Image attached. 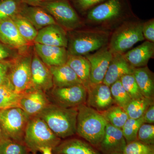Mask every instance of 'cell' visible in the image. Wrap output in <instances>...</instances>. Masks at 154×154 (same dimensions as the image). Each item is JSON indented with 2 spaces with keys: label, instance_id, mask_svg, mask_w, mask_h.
<instances>
[{
  "label": "cell",
  "instance_id": "1",
  "mask_svg": "<svg viewBox=\"0 0 154 154\" xmlns=\"http://www.w3.org/2000/svg\"><path fill=\"white\" fill-rule=\"evenodd\" d=\"M77 107L66 108L51 103L37 116L44 120L57 136L66 138L76 133Z\"/></svg>",
  "mask_w": 154,
  "mask_h": 154
},
{
  "label": "cell",
  "instance_id": "2",
  "mask_svg": "<svg viewBox=\"0 0 154 154\" xmlns=\"http://www.w3.org/2000/svg\"><path fill=\"white\" fill-rule=\"evenodd\" d=\"M77 108L76 134L91 145L99 146L104 137L108 122L100 112L85 104Z\"/></svg>",
  "mask_w": 154,
  "mask_h": 154
},
{
  "label": "cell",
  "instance_id": "3",
  "mask_svg": "<svg viewBox=\"0 0 154 154\" xmlns=\"http://www.w3.org/2000/svg\"><path fill=\"white\" fill-rule=\"evenodd\" d=\"M70 34L67 47L69 56H85L106 46L109 42V33L105 30H78Z\"/></svg>",
  "mask_w": 154,
  "mask_h": 154
},
{
  "label": "cell",
  "instance_id": "4",
  "mask_svg": "<svg viewBox=\"0 0 154 154\" xmlns=\"http://www.w3.org/2000/svg\"><path fill=\"white\" fill-rule=\"evenodd\" d=\"M61 142L43 119L38 116L30 117L26 126L24 143L28 150L35 154L44 147L54 148Z\"/></svg>",
  "mask_w": 154,
  "mask_h": 154
},
{
  "label": "cell",
  "instance_id": "5",
  "mask_svg": "<svg viewBox=\"0 0 154 154\" xmlns=\"http://www.w3.org/2000/svg\"><path fill=\"white\" fill-rule=\"evenodd\" d=\"M30 117L19 107L0 111V127L3 137L24 143L26 126Z\"/></svg>",
  "mask_w": 154,
  "mask_h": 154
},
{
  "label": "cell",
  "instance_id": "6",
  "mask_svg": "<svg viewBox=\"0 0 154 154\" xmlns=\"http://www.w3.org/2000/svg\"><path fill=\"white\" fill-rule=\"evenodd\" d=\"M142 27L140 22H125L113 33L108 48L113 53L123 54L139 42L143 41Z\"/></svg>",
  "mask_w": 154,
  "mask_h": 154
},
{
  "label": "cell",
  "instance_id": "7",
  "mask_svg": "<svg viewBox=\"0 0 154 154\" xmlns=\"http://www.w3.org/2000/svg\"><path fill=\"white\" fill-rule=\"evenodd\" d=\"M36 6L47 11L64 29L74 30L82 24L79 15L67 0L41 2Z\"/></svg>",
  "mask_w": 154,
  "mask_h": 154
},
{
  "label": "cell",
  "instance_id": "8",
  "mask_svg": "<svg viewBox=\"0 0 154 154\" xmlns=\"http://www.w3.org/2000/svg\"><path fill=\"white\" fill-rule=\"evenodd\" d=\"M128 9L127 0H105L88 11L87 19L96 23L108 22L122 17Z\"/></svg>",
  "mask_w": 154,
  "mask_h": 154
},
{
  "label": "cell",
  "instance_id": "9",
  "mask_svg": "<svg viewBox=\"0 0 154 154\" xmlns=\"http://www.w3.org/2000/svg\"><path fill=\"white\" fill-rule=\"evenodd\" d=\"M32 57L25 56L11 64L9 82L14 92L23 94L31 91V63Z\"/></svg>",
  "mask_w": 154,
  "mask_h": 154
},
{
  "label": "cell",
  "instance_id": "10",
  "mask_svg": "<svg viewBox=\"0 0 154 154\" xmlns=\"http://www.w3.org/2000/svg\"><path fill=\"white\" fill-rule=\"evenodd\" d=\"M49 92L52 103L66 108L78 107L85 104L87 100V89L82 85L65 88L54 87Z\"/></svg>",
  "mask_w": 154,
  "mask_h": 154
},
{
  "label": "cell",
  "instance_id": "11",
  "mask_svg": "<svg viewBox=\"0 0 154 154\" xmlns=\"http://www.w3.org/2000/svg\"><path fill=\"white\" fill-rule=\"evenodd\" d=\"M85 56L88 59L91 66V85L102 83L113 57V53L108 47L105 46L93 54H89Z\"/></svg>",
  "mask_w": 154,
  "mask_h": 154
},
{
  "label": "cell",
  "instance_id": "12",
  "mask_svg": "<svg viewBox=\"0 0 154 154\" xmlns=\"http://www.w3.org/2000/svg\"><path fill=\"white\" fill-rule=\"evenodd\" d=\"M31 90L49 92L54 88L52 74L49 67L35 53L31 63Z\"/></svg>",
  "mask_w": 154,
  "mask_h": 154
},
{
  "label": "cell",
  "instance_id": "13",
  "mask_svg": "<svg viewBox=\"0 0 154 154\" xmlns=\"http://www.w3.org/2000/svg\"><path fill=\"white\" fill-rule=\"evenodd\" d=\"M87 90V105L100 113L111 107L114 102L110 87L103 83L91 85Z\"/></svg>",
  "mask_w": 154,
  "mask_h": 154
},
{
  "label": "cell",
  "instance_id": "14",
  "mask_svg": "<svg viewBox=\"0 0 154 154\" xmlns=\"http://www.w3.org/2000/svg\"><path fill=\"white\" fill-rule=\"evenodd\" d=\"M51 103L46 93L31 90L22 94L19 99V107L31 117L38 115Z\"/></svg>",
  "mask_w": 154,
  "mask_h": 154
},
{
  "label": "cell",
  "instance_id": "15",
  "mask_svg": "<svg viewBox=\"0 0 154 154\" xmlns=\"http://www.w3.org/2000/svg\"><path fill=\"white\" fill-rule=\"evenodd\" d=\"M35 43L66 48L68 38L63 28L57 24L48 25L38 30Z\"/></svg>",
  "mask_w": 154,
  "mask_h": 154
},
{
  "label": "cell",
  "instance_id": "16",
  "mask_svg": "<svg viewBox=\"0 0 154 154\" xmlns=\"http://www.w3.org/2000/svg\"><path fill=\"white\" fill-rule=\"evenodd\" d=\"M127 144L122 131L107 122L105 134L99 146L105 154L122 152Z\"/></svg>",
  "mask_w": 154,
  "mask_h": 154
},
{
  "label": "cell",
  "instance_id": "17",
  "mask_svg": "<svg viewBox=\"0 0 154 154\" xmlns=\"http://www.w3.org/2000/svg\"><path fill=\"white\" fill-rule=\"evenodd\" d=\"M35 53L49 67L66 64L69 55L66 48L35 43Z\"/></svg>",
  "mask_w": 154,
  "mask_h": 154
},
{
  "label": "cell",
  "instance_id": "18",
  "mask_svg": "<svg viewBox=\"0 0 154 154\" xmlns=\"http://www.w3.org/2000/svg\"><path fill=\"white\" fill-rule=\"evenodd\" d=\"M134 68L128 62L123 54L113 53L102 83L110 87L123 76L133 74Z\"/></svg>",
  "mask_w": 154,
  "mask_h": 154
},
{
  "label": "cell",
  "instance_id": "19",
  "mask_svg": "<svg viewBox=\"0 0 154 154\" xmlns=\"http://www.w3.org/2000/svg\"><path fill=\"white\" fill-rule=\"evenodd\" d=\"M19 14L29 21L37 30L57 24L50 14L38 6H28L24 3Z\"/></svg>",
  "mask_w": 154,
  "mask_h": 154
},
{
  "label": "cell",
  "instance_id": "20",
  "mask_svg": "<svg viewBox=\"0 0 154 154\" xmlns=\"http://www.w3.org/2000/svg\"><path fill=\"white\" fill-rule=\"evenodd\" d=\"M154 54V42L146 41L123 55L131 66L139 68L145 66Z\"/></svg>",
  "mask_w": 154,
  "mask_h": 154
},
{
  "label": "cell",
  "instance_id": "21",
  "mask_svg": "<svg viewBox=\"0 0 154 154\" xmlns=\"http://www.w3.org/2000/svg\"><path fill=\"white\" fill-rule=\"evenodd\" d=\"M0 40L5 44L17 48L25 47L28 44L20 35L11 18L0 21Z\"/></svg>",
  "mask_w": 154,
  "mask_h": 154
},
{
  "label": "cell",
  "instance_id": "22",
  "mask_svg": "<svg viewBox=\"0 0 154 154\" xmlns=\"http://www.w3.org/2000/svg\"><path fill=\"white\" fill-rule=\"evenodd\" d=\"M49 68L52 75L54 87L65 88L82 85L75 73L66 63Z\"/></svg>",
  "mask_w": 154,
  "mask_h": 154
},
{
  "label": "cell",
  "instance_id": "23",
  "mask_svg": "<svg viewBox=\"0 0 154 154\" xmlns=\"http://www.w3.org/2000/svg\"><path fill=\"white\" fill-rule=\"evenodd\" d=\"M52 152L54 154H101L90 143L76 138L60 142Z\"/></svg>",
  "mask_w": 154,
  "mask_h": 154
},
{
  "label": "cell",
  "instance_id": "24",
  "mask_svg": "<svg viewBox=\"0 0 154 154\" xmlns=\"http://www.w3.org/2000/svg\"><path fill=\"white\" fill-rule=\"evenodd\" d=\"M134 76L141 93L146 98L153 99L154 94L153 74L147 66L134 68Z\"/></svg>",
  "mask_w": 154,
  "mask_h": 154
},
{
  "label": "cell",
  "instance_id": "25",
  "mask_svg": "<svg viewBox=\"0 0 154 154\" xmlns=\"http://www.w3.org/2000/svg\"><path fill=\"white\" fill-rule=\"evenodd\" d=\"M66 64L70 67L87 89L91 85L90 80L91 66L85 56H69Z\"/></svg>",
  "mask_w": 154,
  "mask_h": 154
},
{
  "label": "cell",
  "instance_id": "26",
  "mask_svg": "<svg viewBox=\"0 0 154 154\" xmlns=\"http://www.w3.org/2000/svg\"><path fill=\"white\" fill-rule=\"evenodd\" d=\"M154 104L153 99L143 97L139 99H132L124 110L128 118L137 119L143 116L150 105Z\"/></svg>",
  "mask_w": 154,
  "mask_h": 154
},
{
  "label": "cell",
  "instance_id": "27",
  "mask_svg": "<svg viewBox=\"0 0 154 154\" xmlns=\"http://www.w3.org/2000/svg\"><path fill=\"white\" fill-rule=\"evenodd\" d=\"M101 113L108 123L120 129L128 119L125 110L117 105L111 106Z\"/></svg>",
  "mask_w": 154,
  "mask_h": 154
},
{
  "label": "cell",
  "instance_id": "28",
  "mask_svg": "<svg viewBox=\"0 0 154 154\" xmlns=\"http://www.w3.org/2000/svg\"><path fill=\"white\" fill-rule=\"evenodd\" d=\"M17 26L20 35L26 41H34L38 33L36 30L29 21L21 14H17L11 18Z\"/></svg>",
  "mask_w": 154,
  "mask_h": 154
},
{
  "label": "cell",
  "instance_id": "29",
  "mask_svg": "<svg viewBox=\"0 0 154 154\" xmlns=\"http://www.w3.org/2000/svg\"><path fill=\"white\" fill-rule=\"evenodd\" d=\"M22 95L14 92L8 85L0 86V111L12 107H19V99Z\"/></svg>",
  "mask_w": 154,
  "mask_h": 154
},
{
  "label": "cell",
  "instance_id": "30",
  "mask_svg": "<svg viewBox=\"0 0 154 154\" xmlns=\"http://www.w3.org/2000/svg\"><path fill=\"white\" fill-rule=\"evenodd\" d=\"M24 4L22 0H1L0 21L19 14Z\"/></svg>",
  "mask_w": 154,
  "mask_h": 154
},
{
  "label": "cell",
  "instance_id": "31",
  "mask_svg": "<svg viewBox=\"0 0 154 154\" xmlns=\"http://www.w3.org/2000/svg\"><path fill=\"white\" fill-rule=\"evenodd\" d=\"M143 123V116L137 119L128 118L127 120L121 129L127 144L137 140L138 131Z\"/></svg>",
  "mask_w": 154,
  "mask_h": 154
},
{
  "label": "cell",
  "instance_id": "32",
  "mask_svg": "<svg viewBox=\"0 0 154 154\" xmlns=\"http://www.w3.org/2000/svg\"><path fill=\"white\" fill-rule=\"evenodd\" d=\"M110 88L114 102L116 105L125 109L132 99L125 90L120 80L113 83Z\"/></svg>",
  "mask_w": 154,
  "mask_h": 154
},
{
  "label": "cell",
  "instance_id": "33",
  "mask_svg": "<svg viewBox=\"0 0 154 154\" xmlns=\"http://www.w3.org/2000/svg\"><path fill=\"white\" fill-rule=\"evenodd\" d=\"M25 144L2 137L0 140V154H28Z\"/></svg>",
  "mask_w": 154,
  "mask_h": 154
},
{
  "label": "cell",
  "instance_id": "34",
  "mask_svg": "<svg viewBox=\"0 0 154 154\" xmlns=\"http://www.w3.org/2000/svg\"><path fill=\"white\" fill-rule=\"evenodd\" d=\"M120 80L125 90L131 99H139L144 97L140 91L133 74L125 75Z\"/></svg>",
  "mask_w": 154,
  "mask_h": 154
},
{
  "label": "cell",
  "instance_id": "35",
  "mask_svg": "<svg viewBox=\"0 0 154 154\" xmlns=\"http://www.w3.org/2000/svg\"><path fill=\"white\" fill-rule=\"evenodd\" d=\"M122 153L123 154H154V146L137 140L127 144Z\"/></svg>",
  "mask_w": 154,
  "mask_h": 154
},
{
  "label": "cell",
  "instance_id": "36",
  "mask_svg": "<svg viewBox=\"0 0 154 154\" xmlns=\"http://www.w3.org/2000/svg\"><path fill=\"white\" fill-rule=\"evenodd\" d=\"M137 140L146 144L153 145L154 143V125L143 123L137 133Z\"/></svg>",
  "mask_w": 154,
  "mask_h": 154
},
{
  "label": "cell",
  "instance_id": "37",
  "mask_svg": "<svg viewBox=\"0 0 154 154\" xmlns=\"http://www.w3.org/2000/svg\"><path fill=\"white\" fill-rule=\"evenodd\" d=\"M11 66V64L8 62L0 61V86L8 85L11 87L8 79Z\"/></svg>",
  "mask_w": 154,
  "mask_h": 154
},
{
  "label": "cell",
  "instance_id": "38",
  "mask_svg": "<svg viewBox=\"0 0 154 154\" xmlns=\"http://www.w3.org/2000/svg\"><path fill=\"white\" fill-rule=\"evenodd\" d=\"M142 32L147 41L154 42V20L151 19L143 24Z\"/></svg>",
  "mask_w": 154,
  "mask_h": 154
},
{
  "label": "cell",
  "instance_id": "39",
  "mask_svg": "<svg viewBox=\"0 0 154 154\" xmlns=\"http://www.w3.org/2000/svg\"><path fill=\"white\" fill-rule=\"evenodd\" d=\"M104 1L105 0H74V2L78 8L81 11H85L91 10Z\"/></svg>",
  "mask_w": 154,
  "mask_h": 154
},
{
  "label": "cell",
  "instance_id": "40",
  "mask_svg": "<svg viewBox=\"0 0 154 154\" xmlns=\"http://www.w3.org/2000/svg\"><path fill=\"white\" fill-rule=\"evenodd\" d=\"M145 123L153 124L154 122V104L150 105L146 109L143 116Z\"/></svg>",
  "mask_w": 154,
  "mask_h": 154
},
{
  "label": "cell",
  "instance_id": "41",
  "mask_svg": "<svg viewBox=\"0 0 154 154\" xmlns=\"http://www.w3.org/2000/svg\"><path fill=\"white\" fill-rule=\"evenodd\" d=\"M11 55L10 51L2 45L0 44V61L4 60Z\"/></svg>",
  "mask_w": 154,
  "mask_h": 154
},
{
  "label": "cell",
  "instance_id": "42",
  "mask_svg": "<svg viewBox=\"0 0 154 154\" xmlns=\"http://www.w3.org/2000/svg\"><path fill=\"white\" fill-rule=\"evenodd\" d=\"M25 4L31 6H36L37 4L41 2L42 0H22Z\"/></svg>",
  "mask_w": 154,
  "mask_h": 154
},
{
  "label": "cell",
  "instance_id": "43",
  "mask_svg": "<svg viewBox=\"0 0 154 154\" xmlns=\"http://www.w3.org/2000/svg\"><path fill=\"white\" fill-rule=\"evenodd\" d=\"M52 148L49 147H44L39 149V151L41 152L42 154H53Z\"/></svg>",
  "mask_w": 154,
  "mask_h": 154
},
{
  "label": "cell",
  "instance_id": "44",
  "mask_svg": "<svg viewBox=\"0 0 154 154\" xmlns=\"http://www.w3.org/2000/svg\"><path fill=\"white\" fill-rule=\"evenodd\" d=\"M2 137V130H1V127H0V140L1 139Z\"/></svg>",
  "mask_w": 154,
  "mask_h": 154
},
{
  "label": "cell",
  "instance_id": "45",
  "mask_svg": "<svg viewBox=\"0 0 154 154\" xmlns=\"http://www.w3.org/2000/svg\"><path fill=\"white\" fill-rule=\"evenodd\" d=\"M57 0H42L41 2H49V1H54Z\"/></svg>",
  "mask_w": 154,
  "mask_h": 154
},
{
  "label": "cell",
  "instance_id": "46",
  "mask_svg": "<svg viewBox=\"0 0 154 154\" xmlns=\"http://www.w3.org/2000/svg\"><path fill=\"white\" fill-rule=\"evenodd\" d=\"M111 154H123L122 152H114Z\"/></svg>",
  "mask_w": 154,
  "mask_h": 154
},
{
  "label": "cell",
  "instance_id": "47",
  "mask_svg": "<svg viewBox=\"0 0 154 154\" xmlns=\"http://www.w3.org/2000/svg\"><path fill=\"white\" fill-rule=\"evenodd\" d=\"M35 154L33 153V154Z\"/></svg>",
  "mask_w": 154,
  "mask_h": 154
},
{
  "label": "cell",
  "instance_id": "48",
  "mask_svg": "<svg viewBox=\"0 0 154 154\" xmlns=\"http://www.w3.org/2000/svg\"></svg>",
  "mask_w": 154,
  "mask_h": 154
}]
</instances>
